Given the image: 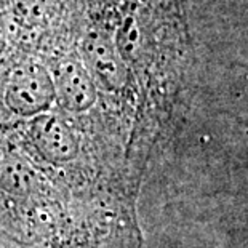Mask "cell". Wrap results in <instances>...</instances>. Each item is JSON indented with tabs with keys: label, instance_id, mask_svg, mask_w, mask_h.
<instances>
[{
	"label": "cell",
	"instance_id": "5",
	"mask_svg": "<svg viewBox=\"0 0 248 248\" xmlns=\"http://www.w3.org/2000/svg\"><path fill=\"white\" fill-rule=\"evenodd\" d=\"M7 46H8V31L5 28L2 16H0V56L7 51Z\"/></svg>",
	"mask_w": 248,
	"mask_h": 248
},
{
	"label": "cell",
	"instance_id": "1",
	"mask_svg": "<svg viewBox=\"0 0 248 248\" xmlns=\"http://www.w3.org/2000/svg\"><path fill=\"white\" fill-rule=\"evenodd\" d=\"M56 104V90L50 67L32 58H24L10 67L2 88L3 114L18 120L51 112Z\"/></svg>",
	"mask_w": 248,
	"mask_h": 248
},
{
	"label": "cell",
	"instance_id": "3",
	"mask_svg": "<svg viewBox=\"0 0 248 248\" xmlns=\"http://www.w3.org/2000/svg\"><path fill=\"white\" fill-rule=\"evenodd\" d=\"M82 61L98 88L119 93L128 82V67L109 34L92 29L82 39Z\"/></svg>",
	"mask_w": 248,
	"mask_h": 248
},
{
	"label": "cell",
	"instance_id": "4",
	"mask_svg": "<svg viewBox=\"0 0 248 248\" xmlns=\"http://www.w3.org/2000/svg\"><path fill=\"white\" fill-rule=\"evenodd\" d=\"M56 90V104L69 114H83L98 101V87L76 55L62 56L50 67Z\"/></svg>",
	"mask_w": 248,
	"mask_h": 248
},
{
	"label": "cell",
	"instance_id": "2",
	"mask_svg": "<svg viewBox=\"0 0 248 248\" xmlns=\"http://www.w3.org/2000/svg\"><path fill=\"white\" fill-rule=\"evenodd\" d=\"M3 131L16 141L26 155H32L50 167L69 165L80 155V141L76 131L55 112L42 114Z\"/></svg>",
	"mask_w": 248,
	"mask_h": 248
}]
</instances>
